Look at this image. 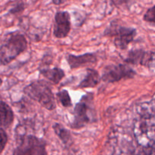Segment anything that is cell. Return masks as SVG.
I'll list each match as a JSON object with an SVG mask.
<instances>
[{"label": "cell", "mask_w": 155, "mask_h": 155, "mask_svg": "<svg viewBox=\"0 0 155 155\" xmlns=\"http://www.w3.org/2000/svg\"><path fill=\"white\" fill-rule=\"evenodd\" d=\"M95 120L96 112L94 105V94L87 93L82 97L74 107V120L71 123V127L74 129H80Z\"/></svg>", "instance_id": "1"}, {"label": "cell", "mask_w": 155, "mask_h": 155, "mask_svg": "<svg viewBox=\"0 0 155 155\" xmlns=\"http://www.w3.org/2000/svg\"><path fill=\"white\" fill-rule=\"evenodd\" d=\"M23 92L48 110H53L56 108L54 94L50 85L45 81L37 80L31 82L23 89Z\"/></svg>", "instance_id": "2"}, {"label": "cell", "mask_w": 155, "mask_h": 155, "mask_svg": "<svg viewBox=\"0 0 155 155\" xmlns=\"http://www.w3.org/2000/svg\"><path fill=\"white\" fill-rule=\"evenodd\" d=\"M27 48V40L24 35L12 33L0 46V65H6L16 59Z\"/></svg>", "instance_id": "3"}, {"label": "cell", "mask_w": 155, "mask_h": 155, "mask_svg": "<svg viewBox=\"0 0 155 155\" xmlns=\"http://www.w3.org/2000/svg\"><path fill=\"white\" fill-rule=\"evenodd\" d=\"M133 135L138 144L141 147H148L155 144L154 118H139L133 124Z\"/></svg>", "instance_id": "4"}, {"label": "cell", "mask_w": 155, "mask_h": 155, "mask_svg": "<svg viewBox=\"0 0 155 155\" xmlns=\"http://www.w3.org/2000/svg\"><path fill=\"white\" fill-rule=\"evenodd\" d=\"M104 35L114 36V43L115 46L120 50H124L134 40L136 35V30L132 27L123 26L115 21H113L104 30Z\"/></svg>", "instance_id": "5"}, {"label": "cell", "mask_w": 155, "mask_h": 155, "mask_svg": "<svg viewBox=\"0 0 155 155\" xmlns=\"http://www.w3.org/2000/svg\"><path fill=\"white\" fill-rule=\"evenodd\" d=\"M46 143L32 135H24L19 138V144L13 155H47Z\"/></svg>", "instance_id": "6"}, {"label": "cell", "mask_w": 155, "mask_h": 155, "mask_svg": "<svg viewBox=\"0 0 155 155\" xmlns=\"http://www.w3.org/2000/svg\"><path fill=\"white\" fill-rule=\"evenodd\" d=\"M136 74V71L127 64L110 65L103 69L101 80L105 83H115L123 79L132 78Z\"/></svg>", "instance_id": "7"}, {"label": "cell", "mask_w": 155, "mask_h": 155, "mask_svg": "<svg viewBox=\"0 0 155 155\" xmlns=\"http://www.w3.org/2000/svg\"><path fill=\"white\" fill-rule=\"evenodd\" d=\"M71 29V15L68 12H58L54 16L53 34L56 38L63 39L68 36Z\"/></svg>", "instance_id": "8"}, {"label": "cell", "mask_w": 155, "mask_h": 155, "mask_svg": "<svg viewBox=\"0 0 155 155\" xmlns=\"http://www.w3.org/2000/svg\"><path fill=\"white\" fill-rule=\"evenodd\" d=\"M154 59V54L142 50H135L129 52L127 57L124 59L127 64L131 65H149Z\"/></svg>", "instance_id": "9"}, {"label": "cell", "mask_w": 155, "mask_h": 155, "mask_svg": "<svg viewBox=\"0 0 155 155\" xmlns=\"http://www.w3.org/2000/svg\"><path fill=\"white\" fill-rule=\"evenodd\" d=\"M66 59L70 68L72 69L80 68L86 65L94 64L97 62L96 55L92 53H86L79 56L68 54Z\"/></svg>", "instance_id": "10"}, {"label": "cell", "mask_w": 155, "mask_h": 155, "mask_svg": "<svg viewBox=\"0 0 155 155\" xmlns=\"http://www.w3.org/2000/svg\"><path fill=\"white\" fill-rule=\"evenodd\" d=\"M14 112L12 108L6 103L0 100V129H5L9 128L13 123Z\"/></svg>", "instance_id": "11"}, {"label": "cell", "mask_w": 155, "mask_h": 155, "mask_svg": "<svg viewBox=\"0 0 155 155\" xmlns=\"http://www.w3.org/2000/svg\"><path fill=\"white\" fill-rule=\"evenodd\" d=\"M101 81V76L99 73L95 69L88 68L84 78L80 81L78 88H92L96 87Z\"/></svg>", "instance_id": "12"}, {"label": "cell", "mask_w": 155, "mask_h": 155, "mask_svg": "<svg viewBox=\"0 0 155 155\" xmlns=\"http://www.w3.org/2000/svg\"><path fill=\"white\" fill-rule=\"evenodd\" d=\"M39 72L43 77L54 84H58L65 76L64 70L60 68H39Z\"/></svg>", "instance_id": "13"}, {"label": "cell", "mask_w": 155, "mask_h": 155, "mask_svg": "<svg viewBox=\"0 0 155 155\" xmlns=\"http://www.w3.org/2000/svg\"><path fill=\"white\" fill-rule=\"evenodd\" d=\"M136 112L140 118L151 119L155 117V99L142 102L136 106Z\"/></svg>", "instance_id": "14"}, {"label": "cell", "mask_w": 155, "mask_h": 155, "mask_svg": "<svg viewBox=\"0 0 155 155\" xmlns=\"http://www.w3.org/2000/svg\"><path fill=\"white\" fill-rule=\"evenodd\" d=\"M52 128L54 129V133L64 144L66 145L71 144L72 136H71V134L69 130H68L60 123H54L52 126Z\"/></svg>", "instance_id": "15"}, {"label": "cell", "mask_w": 155, "mask_h": 155, "mask_svg": "<svg viewBox=\"0 0 155 155\" xmlns=\"http://www.w3.org/2000/svg\"><path fill=\"white\" fill-rule=\"evenodd\" d=\"M57 97L64 107L69 108L72 106V100H71V96L67 90H61L58 92Z\"/></svg>", "instance_id": "16"}, {"label": "cell", "mask_w": 155, "mask_h": 155, "mask_svg": "<svg viewBox=\"0 0 155 155\" xmlns=\"http://www.w3.org/2000/svg\"><path fill=\"white\" fill-rule=\"evenodd\" d=\"M25 9V4L21 0H16L12 5V8L9 9V13L12 15H15L20 12H22Z\"/></svg>", "instance_id": "17"}, {"label": "cell", "mask_w": 155, "mask_h": 155, "mask_svg": "<svg viewBox=\"0 0 155 155\" xmlns=\"http://www.w3.org/2000/svg\"><path fill=\"white\" fill-rule=\"evenodd\" d=\"M143 19L147 22L154 23L155 24V5L153 7L150 8L146 13L144 15Z\"/></svg>", "instance_id": "18"}, {"label": "cell", "mask_w": 155, "mask_h": 155, "mask_svg": "<svg viewBox=\"0 0 155 155\" xmlns=\"http://www.w3.org/2000/svg\"><path fill=\"white\" fill-rule=\"evenodd\" d=\"M136 155H155V144L148 147H141Z\"/></svg>", "instance_id": "19"}, {"label": "cell", "mask_w": 155, "mask_h": 155, "mask_svg": "<svg viewBox=\"0 0 155 155\" xmlns=\"http://www.w3.org/2000/svg\"><path fill=\"white\" fill-rule=\"evenodd\" d=\"M8 142V135L5 130L0 129V153L3 151Z\"/></svg>", "instance_id": "20"}, {"label": "cell", "mask_w": 155, "mask_h": 155, "mask_svg": "<svg viewBox=\"0 0 155 155\" xmlns=\"http://www.w3.org/2000/svg\"><path fill=\"white\" fill-rule=\"evenodd\" d=\"M110 2L115 7L120 8L123 7V6L130 5L133 0H110Z\"/></svg>", "instance_id": "21"}, {"label": "cell", "mask_w": 155, "mask_h": 155, "mask_svg": "<svg viewBox=\"0 0 155 155\" xmlns=\"http://www.w3.org/2000/svg\"><path fill=\"white\" fill-rule=\"evenodd\" d=\"M64 0H52V2L54 5H59L62 4L64 2Z\"/></svg>", "instance_id": "22"}, {"label": "cell", "mask_w": 155, "mask_h": 155, "mask_svg": "<svg viewBox=\"0 0 155 155\" xmlns=\"http://www.w3.org/2000/svg\"><path fill=\"white\" fill-rule=\"evenodd\" d=\"M33 2H36V1H37V0H33Z\"/></svg>", "instance_id": "23"}, {"label": "cell", "mask_w": 155, "mask_h": 155, "mask_svg": "<svg viewBox=\"0 0 155 155\" xmlns=\"http://www.w3.org/2000/svg\"><path fill=\"white\" fill-rule=\"evenodd\" d=\"M2 84V80H1V79H0V84Z\"/></svg>", "instance_id": "24"}, {"label": "cell", "mask_w": 155, "mask_h": 155, "mask_svg": "<svg viewBox=\"0 0 155 155\" xmlns=\"http://www.w3.org/2000/svg\"><path fill=\"white\" fill-rule=\"evenodd\" d=\"M117 155H122V154H117Z\"/></svg>", "instance_id": "25"}]
</instances>
